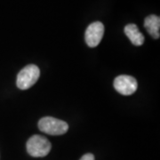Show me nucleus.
Listing matches in <instances>:
<instances>
[{
    "mask_svg": "<svg viewBox=\"0 0 160 160\" xmlns=\"http://www.w3.org/2000/svg\"><path fill=\"white\" fill-rule=\"evenodd\" d=\"M40 70L38 66L29 64L25 66L17 76L16 85L22 90H27L37 83L39 78Z\"/></svg>",
    "mask_w": 160,
    "mask_h": 160,
    "instance_id": "f257e3e1",
    "label": "nucleus"
},
{
    "mask_svg": "<svg viewBox=\"0 0 160 160\" xmlns=\"http://www.w3.org/2000/svg\"><path fill=\"white\" fill-rule=\"evenodd\" d=\"M38 128L41 132L50 135H62L68 132L69 125L62 120L45 117L39 120Z\"/></svg>",
    "mask_w": 160,
    "mask_h": 160,
    "instance_id": "f03ea898",
    "label": "nucleus"
},
{
    "mask_svg": "<svg viewBox=\"0 0 160 160\" xmlns=\"http://www.w3.org/2000/svg\"><path fill=\"white\" fill-rule=\"evenodd\" d=\"M52 145L50 142L44 136L33 135L27 142V151L31 157L43 158L49 154Z\"/></svg>",
    "mask_w": 160,
    "mask_h": 160,
    "instance_id": "7ed1b4c3",
    "label": "nucleus"
},
{
    "mask_svg": "<svg viewBox=\"0 0 160 160\" xmlns=\"http://www.w3.org/2000/svg\"><path fill=\"white\" fill-rule=\"evenodd\" d=\"M114 88L123 95H131L137 90V81L134 78L127 75H121L114 80Z\"/></svg>",
    "mask_w": 160,
    "mask_h": 160,
    "instance_id": "20e7f679",
    "label": "nucleus"
},
{
    "mask_svg": "<svg viewBox=\"0 0 160 160\" xmlns=\"http://www.w3.org/2000/svg\"><path fill=\"white\" fill-rule=\"evenodd\" d=\"M104 35V25L100 22L91 23L86 30L85 39L87 46L90 47L97 46L102 39Z\"/></svg>",
    "mask_w": 160,
    "mask_h": 160,
    "instance_id": "39448f33",
    "label": "nucleus"
},
{
    "mask_svg": "<svg viewBox=\"0 0 160 160\" xmlns=\"http://www.w3.org/2000/svg\"><path fill=\"white\" fill-rule=\"evenodd\" d=\"M144 27L153 38H159L160 29V17L155 14H151L145 18L144 20Z\"/></svg>",
    "mask_w": 160,
    "mask_h": 160,
    "instance_id": "423d86ee",
    "label": "nucleus"
},
{
    "mask_svg": "<svg viewBox=\"0 0 160 160\" xmlns=\"http://www.w3.org/2000/svg\"><path fill=\"white\" fill-rule=\"evenodd\" d=\"M125 33L126 37L130 39L132 45L140 46L144 43V36L139 30L135 24H128L125 27Z\"/></svg>",
    "mask_w": 160,
    "mask_h": 160,
    "instance_id": "0eeeda50",
    "label": "nucleus"
},
{
    "mask_svg": "<svg viewBox=\"0 0 160 160\" xmlns=\"http://www.w3.org/2000/svg\"><path fill=\"white\" fill-rule=\"evenodd\" d=\"M80 160H94V156L91 153H88V154L84 155Z\"/></svg>",
    "mask_w": 160,
    "mask_h": 160,
    "instance_id": "6e6552de",
    "label": "nucleus"
}]
</instances>
